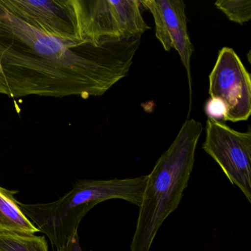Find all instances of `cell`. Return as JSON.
<instances>
[{
	"instance_id": "obj_2",
	"label": "cell",
	"mask_w": 251,
	"mask_h": 251,
	"mask_svg": "<svg viewBox=\"0 0 251 251\" xmlns=\"http://www.w3.org/2000/svg\"><path fill=\"white\" fill-rule=\"evenodd\" d=\"M202 129L200 122L186 120L148 175L130 251H150L161 225L180 204L193 170Z\"/></svg>"
},
{
	"instance_id": "obj_11",
	"label": "cell",
	"mask_w": 251,
	"mask_h": 251,
	"mask_svg": "<svg viewBox=\"0 0 251 251\" xmlns=\"http://www.w3.org/2000/svg\"><path fill=\"white\" fill-rule=\"evenodd\" d=\"M215 5L233 23L243 25L251 20V1L250 0H218Z\"/></svg>"
},
{
	"instance_id": "obj_12",
	"label": "cell",
	"mask_w": 251,
	"mask_h": 251,
	"mask_svg": "<svg viewBox=\"0 0 251 251\" xmlns=\"http://www.w3.org/2000/svg\"><path fill=\"white\" fill-rule=\"evenodd\" d=\"M205 113L208 118L211 120H225L226 117V108L223 102L217 98H210L205 104Z\"/></svg>"
},
{
	"instance_id": "obj_9",
	"label": "cell",
	"mask_w": 251,
	"mask_h": 251,
	"mask_svg": "<svg viewBox=\"0 0 251 251\" xmlns=\"http://www.w3.org/2000/svg\"><path fill=\"white\" fill-rule=\"evenodd\" d=\"M17 191L0 186V233L30 235L40 232L14 198Z\"/></svg>"
},
{
	"instance_id": "obj_8",
	"label": "cell",
	"mask_w": 251,
	"mask_h": 251,
	"mask_svg": "<svg viewBox=\"0 0 251 251\" xmlns=\"http://www.w3.org/2000/svg\"><path fill=\"white\" fill-rule=\"evenodd\" d=\"M153 16L155 36L163 48L169 52L175 49L187 72L191 87L190 61L194 47L189 39L186 16V4L183 0H143Z\"/></svg>"
},
{
	"instance_id": "obj_3",
	"label": "cell",
	"mask_w": 251,
	"mask_h": 251,
	"mask_svg": "<svg viewBox=\"0 0 251 251\" xmlns=\"http://www.w3.org/2000/svg\"><path fill=\"white\" fill-rule=\"evenodd\" d=\"M147 181L148 176L134 178L79 180L72 190L54 202H19V205L57 250L77 234L83 217L98 203L108 200L121 199L140 206Z\"/></svg>"
},
{
	"instance_id": "obj_1",
	"label": "cell",
	"mask_w": 251,
	"mask_h": 251,
	"mask_svg": "<svg viewBox=\"0 0 251 251\" xmlns=\"http://www.w3.org/2000/svg\"><path fill=\"white\" fill-rule=\"evenodd\" d=\"M140 40H62L0 5V94L12 98L101 96L127 75Z\"/></svg>"
},
{
	"instance_id": "obj_5",
	"label": "cell",
	"mask_w": 251,
	"mask_h": 251,
	"mask_svg": "<svg viewBox=\"0 0 251 251\" xmlns=\"http://www.w3.org/2000/svg\"><path fill=\"white\" fill-rule=\"evenodd\" d=\"M202 149L251 203V130L242 133L208 119Z\"/></svg>"
},
{
	"instance_id": "obj_7",
	"label": "cell",
	"mask_w": 251,
	"mask_h": 251,
	"mask_svg": "<svg viewBox=\"0 0 251 251\" xmlns=\"http://www.w3.org/2000/svg\"><path fill=\"white\" fill-rule=\"evenodd\" d=\"M211 98L220 100L226 105L224 121L248 120L251 114V79L239 57L230 48L219 52L209 75Z\"/></svg>"
},
{
	"instance_id": "obj_4",
	"label": "cell",
	"mask_w": 251,
	"mask_h": 251,
	"mask_svg": "<svg viewBox=\"0 0 251 251\" xmlns=\"http://www.w3.org/2000/svg\"><path fill=\"white\" fill-rule=\"evenodd\" d=\"M77 5L86 42L141 38L150 29L138 0H77Z\"/></svg>"
},
{
	"instance_id": "obj_6",
	"label": "cell",
	"mask_w": 251,
	"mask_h": 251,
	"mask_svg": "<svg viewBox=\"0 0 251 251\" xmlns=\"http://www.w3.org/2000/svg\"><path fill=\"white\" fill-rule=\"evenodd\" d=\"M0 5L28 25L52 37L83 40L76 0H0Z\"/></svg>"
},
{
	"instance_id": "obj_13",
	"label": "cell",
	"mask_w": 251,
	"mask_h": 251,
	"mask_svg": "<svg viewBox=\"0 0 251 251\" xmlns=\"http://www.w3.org/2000/svg\"><path fill=\"white\" fill-rule=\"evenodd\" d=\"M56 251H83L80 245L78 234H75L64 246L58 248Z\"/></svg>"
},
{
	"instance_id": "obj_10",
	"label": "cell",
	"mask_w": 251,
	"mask_h": 251,
	"mask_svg": "<svg viewBox=\"0 0 251 251\" xmlns=\"http://www.w3.org/2000/svg\"><path fill=\"white\" fill-rule=\"evenodd\" d=\"M0 251H49L45 236L0 233Z\"/></svg>"
}]
</instances>
